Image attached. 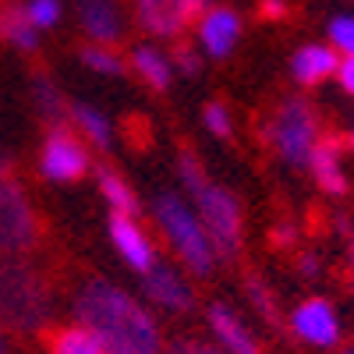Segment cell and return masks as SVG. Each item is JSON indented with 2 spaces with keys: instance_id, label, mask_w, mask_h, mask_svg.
Returning <instances> with one entry per match:
<instances>
[{
  "instance_id": "20",
  "label": "cell",
  "mask_w": 354,
  "mask_h": 354,
  "mask_svg": "<svg viewBox=\"0 0 354 354\" xmlns=\"http://www.w3.org/2000/svg\"><path fill=\"white\" fill-rule=\"evenodd\" d=\"M32 103H36V113L43 117L50 128H53V124H68L71 106L64 103V96H61V88L53 85V78L43 75V71L32 75Z\"/></svg>"
},
{
  "instance_id": "17",
  "label": "cell",
  "mask_w": 354,
  "mask_h": 354,
  "mask_svg": "<svg viewBox=\"0 0 354 354\" xmlns=\"http://www.w3.org/2000/svg\"><path fill=\"white\" fill-rule=\"evenodd\" d=\"M0 43L32 53L39 46V28L25 11V0H0Z\"/></svg>"
},
{
  "instance_id": "6",
  "label": "cell",
  "mask_w": 354,
  "mask_h": 354,
  "mask_svg": "<svg viewBox=\"0 0 354 354\" xmlns=\"http://www.w3.org/2000/svg\"><path fill=\"white\" fill-rule=\"evenodd\" d=\"M43 241V223L28 192L4 177L0 181V255H28Z\"/></svg>"
},
{
  "instance_id": "8",
  "label": "cell",
  "mask_w": 354,
  "mask_h": 354,
  "mask_svg": "<svg viewBox=\"0 0 354 354\" xmlns=\"http://www.w3.org/2000/svg\"><path fill=\"white\" fill-rule=\"evenodd\" d=\"M213 0H135V21L153 39H177Z\"/></svg>"
},
{
  "instance_id": "23",
  "label": "cell",
  "mask_w": 354,
  "mask_h": 354,
  "mask_svg": "<svg viewBox=\"0 0 354 354\" xmlns=\"http://www.w3.org/2000/svg\"><path fill=\"white\" fill-rule=\"evenodd\" d=\"M82 64L96 75H106V78H117L124 75V57L117 53L113 46H103V43H88L82 50Z\"/></svg>"
},
{
  "instance_id": "29",
  "label": "cell",
  "mask_w": 354,
  "mask_h": 354,
  "mask_svg": "<svg viewBox=\"0 0 354 354\" xmlns=\"http://www.w3.org/2000/svg\"><path fill=\"white\" fill-rule=\"evenodd\" d=\"M170 61H174V71H185V75H198V68H202L198 53L192 46H177Z\"/></svg>"
},
{
  "instance_id": "19",
  "label": "cell",
  "mask_w": 354,
  "mask_h": 354,
  "mask_svg": "<svg viewBox=\"0 0 354 354\" xmlns=\"http://www.w3.org/2000/svg\"><path fill=\"white\" fill-rule=\"evenodd\" d=\"M46 351L50 354H103V344L88 326L68 322V326L46 330Z\"/></svg>"
},
{
  "instance_id": "31",
  "label": "cell",
  "mask_w": 354,
  "mask_h": 354,
  "mask_svg": "<svg viewBox=\"0 0 354 354\" xmlns=\"http://www.w3.org/2000/svg\"><path fill=\"white\" fill-rule=\"evenodd\" d=\"M337 78H340V85H344V93H351V96H354V53H351V57H340Z\"/></svg>"
},
{
  "instance_id": "1",
  "label": "cell",
  "mask_w": 354,
  "mask_h": 354,
  "mask_svg": "<svg viewBox=\"0 0 354 354\" xmlns=\"http://www.w3.org/2000/svg\"><path fill=\"white\" fill-rule=\"evenodd\" d=\"M75 322L100 337L103 354H163L156 315L113 280L93 277L75 290Z\"/></svg>"
},
{
  "instance_id": "26",
  "label": "cell",
  "mask_w": 354,
  "mask_h": 354,
  "mask_svg": "<svg viewBox=\"0 0 354 354\" xmlns=\"http://www.w3.org/2000/svg\"><path fill=\"white\" fill-rule=\"evenodd\" d=\"M25 11H28V18H32V25L39 28V32L43 28H53L64 15L61 0H25Z\"/></svg>"
},
{
  "instance_id": "11",
  "label": "cell",
  "mask_w": 354,
  "mask_h": 354,
  "mask_svg": "<svg viewBox=\"0 0 354 354\" xmlns=\"http://www.w3.org/2000/svg\"><path fill=\"white\" fill-rule=\"evenodd\" d=\"M198 28V46L205 57H213V61H223V57L234 53V46L241 43V32H245V25L238 18V11H230V8H205L195 21Z\"/></svg>"
},
{
  "instance_id": "14",
  "label": "cell",
  "mask_w": 354,
  "mask_h": 354,
  "mask_svg": "<svg viewBox=\"0 0 354 354\" xmlns=\"http://www.w3.org/2000/svg\"><path fill=\"white\" fill-rule=\"evenodd\" d=\"M205 322L213 330V340L227 351V354H262L255 333L241 322V315L227 308V305H209L205 308Z\"/></svg>"
},
{
  "instance_id": "9",
  "label": "cell",
  "mask_w": 354,
  "mask_h": 354,
  "mask_svg": "<svg viewBox=\"0 0 354 354\" xmlns=\"http://www.w3.org/2000/svg\"><path fill=\"white\" fill-rule=\"evenodd\" d=\"M287 322H290V333L298 337L301 344L319 347V351L337 347L340 337H344L340 315H337L333 301H326V298H305L301 305H294Z\"/></svg>"
},
{
  "instance_id": "38",
  "label": "cell",
  "mask_w": 354,
  "mask_h": 354,
  "mask_svg": "<svg viewBox=\"0 0 354 354\" xmlns=\"http://www.w3.org/2000/svg\"><path fill=\"white\" fill-rule=\"evenodd\" d=\"M344 354H354V347H347V351H344Z\"/></svg>"
},
{
  "instance_id": "25",
  "label": "cell",
  "mask_w": 354,
  "mask_h": 354,
  "mask_svg": "<svg viewBox=\"0 0 354 354\" xmlns=\"http://www.w3.org/2000/svg\"><path fill=\"white\" fill-rule=\"evenodd\" d=\"M245 290H248V301H252V308H255L266 322H277V298H273V290L266 287L259 277H252V280L245 283Z\"/></svg>"
},
{
  "instance_id": "13",
  "label": "cell",
  "mask_w": 354,
  "mask_h": 354,
  "mask_svg": "<svg viewBox=\"0 0 354 354\" xmlns=\"http://www.w3.org/2000/svg\"><path fill=\"white\" fill-rule=\"evenodd\" d=\"M78 25L93 43L113 46L124 36V11L117 0H78Z\"/></svg>"
},
{
  "instance_id": "5",
  "label": "cell",
  "mask_w": 354,
  "mask_h": 354,
  "mask_svg": "<svg viewBox=\"0 0 354 354\" xmlns=\"http://www.w3.org/2000/svg\"><path fill=\"white\" fill-rule=\"evenodd\" d=\"M319 138V113L305 100H283L266 124V142L287 167H308Z\"/></svg>"
},
{
  "instance_id": "2",
  "label": "cell",
  "mask_w": 354,
  "mask_h": 354,
  "mask_svg": "<svg viewBox=\"0 0 354 354\" xmlns=\"http://www.w3.org/2000/svg\"><path fill=\"white\" fill-rule=\"evenodd\" d=\"M177 177L188 192V202L195 205V213L202 216L205 230L213 238V248L220 259H234L241 252L245 241V216H241V202L230 188H223L220 181H213L202 170L195 149H181L177 153Z\"/></svg>"
},
{
  "instance_id": "27",
  "label": "cell",
  "mask_w": 354,
  "mask_h": 354,
  "mask_svg": "<svg viewBox=\"0 0 354 354\" xmlns=\"http://www.w3.org/2000/svg\"><path fill=\"white\" fill-rule=\"evenodd\" d=\"M163 354H227L216 340H198V337H177L163 347Z\"/></svg>"
},
{
  "instance_id": "32",
  "label": "cell",
  "mask_w": 354,
  "mask_h": 354,
  "mask_svg": "<svg viewBox=\"0 0 354 354\" xmlns=\"http://www.w3.org/2000/svg\"><path fill=\"white\" fill-rule=\"evenodd\" d=\"M259 11H262V18H273V21H280V18H287V0H262L259 4Z\"/></svg>"
},
{
  "instance_id": "16",
  "label": "cell",
  "mask_w": 354,
  "mask_h": 354,
  "mask_svg": "<svg viewBox=\"0 0 354 354\" xmlns=\"http://www.w3.org/2000/svg\"><path fill=\"white\" fill-rule=\"evenodd\" d=\"M308 170L315 177V185L326 195H344L347 192V170H344V160H340V142L333 135L315 142V149L308 156Z\"/></svg>"
},
{
  "instance_id": "3",
  "label": "cell",
  "mask_w": 354,
  "mask_h": 354,
  "mask_svg": "<svg viewBox=\"0 0 354 354\" xmlns=\"http://www.w3.org/2000/svg\"><path fill=\"white\" fill-rule=\"evenodd\" d=\"M53 315V283L25 255H0V326L21 337L46 333Z\"/></svg>"
},
{
  "instance_id": "18",
  "label": "cell",
  "mask_w": 354,
  "mask_h": 354,
  "mask_svg": "<svg viewBox=\"0 0 354 354\" xmlns=\"http://www.w3.org/2000/svg\"><path fill=\"white\" fill-rule=\"evenodd\" d=\"M131 68H135V75L149 85V88H156V93H163V88H170V82H174V61L160 50V46H153V43H142V46H135L131 50Z\"/></svg>"
},
{
  "instance_id": "36",
  "label": "cell",
  "mask_w": 354,
  "mask_h": 354,
  "mask_svg": "<svg viewBox=\"0 0 354 354\" xmlns=\"http://www.w3.org/2000/svg\"><path fill=\"white\" fill-rule=\"evenodd\" d=\"M0 354H8V340H4V326H0Z\"/></svg>"
},
{
  "instance_id": "21",
  "label": "cell",
  "mask_w": 354,
  "mask_h": 354,
  "mask_svg": "<svg viewBox=\"0 0 354 354\" xmlns=\"http://www.w3.org/2000/svg\"><path fill=\"white\" fill-rule=\"evenodd\" d=\"M71 128L78 135H85L88 142L96 145V149H110L113 145V124H110V117L96 106H88V103H75L71 106Z\"/></svg>"
},
{
  "instance_id": "34",
  "label": "cell",
  "mask_w": 354,
  "mask_h": 354,
  "mask_svg": "<svg viewBox=\"0 0 354 354\" xmlns=\"http://www.w3.org/2000/svg\"><path fill=\"white\" fill-rule=\"evenodd\" d=\"M4 177H11V160L4 153V145H0V181H4Z\"/></svg>"
},
{
  "instance_id": "22",
  "label": "cell",
  "mask_w": 354,
  "mask_h": 354,
  "mask_svg": "<svg viewBox=\"0 0 354 354\" xmlns=\"http://www.w3.org/2000/svg\"><path fill=\"white\" fill-rule=\"evenodd\" d=\"M100 192H103V198H106V205L113 213H121V216H135L138 213V198H135L131 185L124 181L121 174L100 170Z\"/></svg>"
},
{
  "instance_id": "28",
  "label": "cell",
  "mask_w": 354,
  "mask_h": 354,
  "mask_svg": "<svg viewBox=\"0 0 354 354\" xmlns=\"http://www.w3.org/2000/svg\"><path fill=\"white\" fill-rule=\"evenodd\" d=\"M202 121H205V128H209L216 138H227L230 131H234V121H230V110L223 106V103H209V106H205L202 110Z\"/></svg>"
},
{
  "instance_id": "10",
  "label": "cell",
  "mask_w": 354,
  "mask_h": 354,
  "mask_svg": "<svg viewBox=\"0 0 354 354\" xmlns=\"http://www.w3.org/2000/svg\"><path fill=\"white\" fill-rule=\"evenodd\" d=\"M142 294L163 312H188L195 305L192 280L170 262H156L153 270L142 273Z\"/></svg>"
},
{
  "instance_id": "37",
  "label": "cell",
  "mask_w": 354,
  "mask_h": 354,
  "mask_svg": "<svg viewBox=\"0 0 354 354\" xmlns=\"http://www.w3.org/2000/svg\"><path fill=\"white\" fill-rule=\"evenodd\" d=\"M347 145H351V149H354V131H351V138H347Z\"/></svg>"
},
{
  "instance_id": "12",
  "label": "cell",
  "mask_w": 354,
  "mask_h": 354,
  "mask_svg": "<svg viewBox=\"0 0 354 354\" xmlns=\"http://www.w3.org/2000/svg\"><path fill=\"white\" fill-rule=\"evenodd\" d=\"M106 230H110V241H113L117 255H121V259H124V266H128V270H135L138 277H142L145 270H153V266L160 262L153 238L138 227V220H135V216H121V213H113V216H110V223H106Z\"/></svg>"
},
{
  "instance_id": "7",
  "label": "cell",
  "mask_w": 354,
  "mask_h": 354,
  "mask_svg": "<svg viewBox=\"0 0 354 354\" xmlns=\"http://www.w3.org/2000/svg\"><path fill=\"white\" fill-rule=\"evenodd\" d=\"M88 167H93V156H88V145L82 142V135L68 124H53L39 149V174L53 185H68L85 177Z\"/></svg>"
},
{
  "instance_id": "24",
  "label": "cell",
  "mask_w": 354,
  "mask_h": 354,
  "mask_svg": "<svg viewBox=\"0 0 354 354\" xmlns=\"http://www.w3.org/2000/svg\"><path fill=\"white\" fill-rule=\"evenodd\" d=\"M326 36H330V46L340 57H351L354 53V15H337L326 28Z\"/></svg>"
},
{
  "instance_id": "33",
  "label": "cell",
  "mask_w": 354,
  "mask_h": 354,
  "mask_svg": "<svg viewBox=\"0 0 354 354\" xmlns=\"http://www.w3.org/2000/svg\"><path fill=\"white\" fill-rule=\"evenodd\" d=\"M298 266H301V273H305V277H319V259H315L312 252H308V255H301V262H298Z\"/></svg>"
},
{
  "instance_id": "30",
  "label": "cell",
  "mask_w": 354,
  "mask_h": 354,
  "mask_svg": "<svg viewBox=\"0 0 354 354\" xmlns=\"http://www.w3.org/2000/svg\"><path fill=\"white\" fill-rule=\"evenodd\" d=\"M270 241L277 245V248H290L294 241H298V227H294V223H277L273 230H270Z\"/></svg>"
},
{
  "instance_id": "4",
  "label": "cell",
  "mask_w": 354,
  "mask_h": 354,
  "mask_svg": "<svg viewBox=\"0 0 354 354\" xmlns=\"http://www.w3.org/2000/svg\"><path fill=\"white\" fill-rule=\"evenodd\" d=\"M153 216H156V227L160 234L170 241L177 262L185 266L192 277H209L216 270V248H213V238L205 230L202 216L195 213V205L177 195V192H160L153 198Z\"/></svg>"
},
{
  "instance_id": "35",
  "label": "cell",
  "mask_w": 354,
  "mask_h": 354,
  "mask_svg": "<svg viewBox=\"0 0 354 354\" xmlns=\"http://www.w3.org/2000/svg\"><path fill=\"white\" fill-rule=\"evenodd\" d=\"M347 259H351V270H354V230H351V248H347Z\"/></svg>"
},
{
  "instance_id": "15",
  "label": "cell",
  "mask_w": 354,
  "mask_h": 354,
  "mask_svg": "<svg viewBox=\"0 0 354 354\" xmlns=\"http://www.w3.org/2000/svg\"><path fill=\"white\" fill-rule=\"evenodd\" d=\"M340 68V53L330 43H305L290 53V75L298 85H319Z\"/></svg>"
}]
</instances>
